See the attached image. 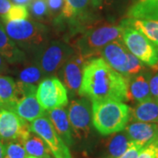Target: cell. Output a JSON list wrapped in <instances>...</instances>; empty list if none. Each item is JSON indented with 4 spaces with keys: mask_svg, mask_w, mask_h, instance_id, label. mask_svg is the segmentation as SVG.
Instances as JSON below:
<instances>
[{
    "mask_svg": "<svg viewBox=\"0 0 158 158\" xmlns=\"http://www.w3.org/2000/svg\"><path fill=\"white\" fill-rule=\"evenodd\" d=\"M129 79L109 66L102 57H91L85 62L78 95L90 100L114 99L127 101Z\"/></svg>",
    "mask_w": 158,
    "mask_h": 158,
    "instance_id": "1",
    "label": "cell"
},
{
    "mask_svg": "<svg viewBox=\"0 0 158 158\" xmlns=\"http://www.w3.org/2000/svg\"><path fill=\"white\" fill-rule=\"evenodd\" d=\"M91 119L93 127L103 135H109L125 129L130 119L131 108L114 99L92 100Z\"/></svg>",
    "mask_w": 158,
    "mask_h": 158,
    "instance_id": "2",
    "label": "cell"
},
{
    "mask_svg": "<svg viewBox=\"0 0 158 158\" xmlns=\"http://www.w3.org/2000/svg\"><path fill=\"white\" fill-rule=\"evenodd\" d=\"M123 29L122 26L111 25L88 28L75 41L74 50L89 58L94 57L109 42L121 39Z\"/></svg>",
    "mask_w": 158,
    "mask_h": 158,
    "instance_id": "3",
    "label": "cell"
},
{
    "mask_svg": "<svg viewBox=\"0 0 158 158\" xmlns=\"http://www.w3.org/2000/svg\"><path fill=\"white\" fill-rule=\"evenodd\" d=\"M3 26L7 35L22 48H33L45 41L47 27L39 22L27 19L3 23Z\"/></svg>",
    "mask_w": 158,
    "mask_h": 158,
    "instance_id": "4",
    "label": "cell"
},
{
    "mask_svg": "<svg viewBox=\"0 0 158 158\" xmlns=\"http://www.w3.org/2000/svg\"><path fill=\"white\" fill-rule=\"evenodd\" d=\"M74 52L73 48L66 43L52 41L40 49L35 59V64L39 66L45 76L56 75Z\"/></svg>",
    "mask_w": 158,
    "mask_h": 158,
    "instance_id": "5",
    "label": "cell"
},
{
    "mask_svg": "<svg viewBox=\"0 0 158 158\" xmlns=\"http://www.w3.org/2000/svg\"><path fill=\"white\" fill-rule=\"evenodd\" d=\"M121 40L131 54L142 63L154 67L158 63V48L138 30L126 27Z\"/></svg>",
    "mask_w": 158,
    "mask_h": 158,
    "instance_id": "6",
    "label": "cell"
},
{
    "mask_svg": "<svg viewBox=\"0 0 158 158\" xmlns=\"http://www.w3.org/2000/svg\"><path fill=\"white\" fill-rule=\"evenodd\" d=\"M36 97L45 111H50L68 105V90L62 81L51 77L41 80L37 86Z\"/></svg>",
    "mask_w": 158,
    "mask_h": 158,
    "instance_id": "7",
    "label": "cell"
},
{
    "mask_svg": "<svg viewBox=\"0 0 158 158\" xmlns=\"http://www.w3.org/2000/svg\"><path fill=\"white\" fill-rule=\"evenodd\" d=\"M30 129L44 141L55 158H71L69 148L57 134L48 115L30 122Z\"/></svg>",
    "mask_w": 158,
    "mask_h": 158,
    "instance_id": "8",
    "label": "cell"
},
{
    "mask_svg": "<svg viewBox=\"0 0 158 158\" xmlns=\"http://www.w3.org/2000/svg\"><path fill=\"white\" fill-rule=\"evenodd\" d=\"M72 135L79 140L86 139L90 132L91 106L87 98L72 100L68 112Z\"/></svg>",
    "mask_w": 158,
    "mask_h": 158,
    "instance_id": "9",
    "label": "cell"
},
{
    "mask_svg": "<svg viewBox=\"0 0 158 158\" xmlns=\"http://www.w3.org/2000/svg\"><path fill=\"white\" fill-rule=\"evenodd\" d=\"M89 59V57L75 51L58 72L63 81V85H65L71 96L78 94L83 79L84 67L85 62Z\"/></svg>",
    "mask_w": 158,
    "mask_h": 158,
    "instance_id": "10",
    "label": "cell"
},
{
    "mask_svg": "<svg viewBox=\"0 0 158 158\" xmlns=\"http://www.w3.org/2000/svg\"><path fill=\"white\" fill-rule=\"evenodd\" d=\"M26 120L11 110H0V140L20 141L29 131Z\"/></svg>",
    "mask_w": 158,
    "mask_h": 158,
    "instance_id": "11",
    "label": "cell"
},
{
    "mask_svg": "<svg viewBox=\"0 0 158 158\" xmlns=\"http://www.w3.org/2000/svg\"><path fill=\"white\" fill-rule=\"evenodd\" d=\"M100 55L110 67L125 77L127 52L120 40H115L109 42L102 48Z\"/></svg>",
    "mask_w": 158,
    "mask_h": 158,
    "instance_id": "12",
    "label": "cell"
},
{
    "mask_svg": "<svg viewBox=\"0 0 158 158\" xmlns=\"http://www.w3.org/2000/svg\"><path fill=\"white\" fill-rule=\"evenodd\" d=\"M125 132L130 141L145 147L158 138V123L135 121L127 125Z\"/></svg>",
    "mask_w": 158,
    "mask_h": 158,
    "instance_id": "13",
    "label": "cell"
},
{
    "mask_svg": "<svg viewBox=\"0 0 158 158\" xmlns=\"http://www.w3.org/2000/svg\"><path fill=\"white\" fill-rule=\"evenodd\" d=\"M36 90H32L18 100L12 110L27 122H32L34 119L46 115L45 110L41 107L37 99Z\"/></svg>",
    "mask_w": 158,
    "mask_h": 158,
    "instance_id": "14",
    "label": "cell"
},
{
    "mask_svg": "<svg viewBox=\"0 0 158 158\" xmlns=\"http://www.w3.org/2000/svg\"><path fill=\"white\" fill-rule=\"evenodd\" d=\"M48 117L54 126L57 134L61 136L68 147L73 145V135L69 124L67 111L63 107H59L48 111Z\"/></svg>",
    "mask_w": 158,
    "mask_h": 158,
    "instance_id": "15",
    "label": "cell"
},
{
    "mask_svg": "<svg viewBox=\"0 0 158 158\" xmlns=\"http://www.w3.org/2000/svg\"><path fill=\"white\" fill-rule=\"evenodd\" d=\"M89 2L90 0H65L59 19H69L74 25L81 24L88 17Z\"/></svg>",
    "mask_w": 158,
    "mask_h": 158,
    "instance_id": "16",
    "label": "cell"
},
{
    "mask_svg": "<svg viewBox=\"0 0 158 158\" xmlns=\"http://www.w3.org/2000/svg\"><path fill=\"white\" fill-rule=\"evenodd\" d=\"M149 77L146 74L137 75L134 78L129 79L127 98L138 103L152 98L149 90Z\"/></svg>",
    "mask_w": 158,
    "mask_h": 158,
    "instance_id": "17",
    "label": "cell"
},
{
    "mask_svg": "<svg viewBox=\"0 0 158 158\" xmlns=\"http://www.w3.org/2000/svg\"><path fill=\"white\" fill-rule=\"evenodd\" d=\"M0 55L10 63L21 62L26 58L25 53L7 35L2 22H0Z\"/></svg>",
    "mask_w": 158,
    "mask_h": 158,
    "instance_id": "18",
    "label": "cell"
},
{
    "mask_svg": "<svg viewBox=\"0 0 158 158\" xmlns=\"http://www.w3.org/2000/svg\"><path fill=\"white\" fill-rule=\"evenodd\" d=\"M130 117L135 121L158 123V102L150 98L138 103L130 110Z\"/></svg>",
    "mask_w": 158,
    "mask_h": 158,
    "instance_id": "19",
    "label": "cell"
},
{
    "mask_svg": "<svg viewBox=\"0 0 158 158\" xmlns=\"http://www.w3.org/2000/svg\"><path fill=\"white\" fill-rule=\"evenodd\" d=\"M123 27H132L141 34H143L148 39L158 48V21L150 19H131L127 18L122 20L120 24Z\"/></svg>",
    "mask_w": 158,
    "mask_h": 158,
    "instance_id": "20",
    "label": "cell"
},
{
    "mask_svg": "<svg viewBox=\"0 0 158 158\" xmlns=\"http://www.w3.org/2000/svg\"><path fill=\"white\" fill-rule=\"evenodd\" d=\"M23 144L27 154L37 158H51L52 153L44 141L31 130L19 141Z\"/></svg>",
    "mask_w": 158,
    "mask_h": 158,
    "instance_id": "21",
    "label": "cell"
},
{
    "mask_svg": "<svg viewBox=\"0 0 158 158\" xmlns=\"http://www.w3.org/2000/svg\"><path fill=\"white\" fill-rule=\"evenodd\" d=\"M127 18L158 21V0H138L129 8Z\"/></svg>",
    "mask_w": 158,
    "mask_h": 158,
    "instance_id": "22",
    "label": "cell"
},
{
    "mask_svg": "<svg viewBox=\"0 0 158 158\" xmlns=\"http://www.w3.org/2000/svg\"><path fill=\"white\" fill-rule=\"evenodd\" d=\"M16 105V82L13 79L0 75V110L12 111Z\"/></svg>",
    "mask_w": 158,
    "mask_h": 158,
    "instance_id": "23",
    "label": "cell"
},
{
    "mask_svg": "<svg viewBox=\"0 0 158 158\" xmlns=\"http://www.w3.org/2000/svg\"><path fill=\"white\" fill-rule=\"evenodd\" d=\"M113 135L108 141V152L110 158H118L127 150L131 141L126 132L120 131Z\"/></svg>",
    "mask_w": 158,
    "mask_h": 158,
    "instance_id": "24",
    "label": "cell"
},
{
    "mask_svg": "<svg viewBox=\"0 0 158 158\" xmlns=\"http://www.w3.org/2000/svg\"><path fill=\"white\" fill-rule=\"evenodd\" d=\"M44 77L45 75L37 64H29L19 72L18 81L27 85H35L43 80Z\"/></svg>",
    "mask_w": 158,
    "mask_h": 158,
    "instance_id": "25",
    "label": "cell"
},
{
    "mask_svg": "<svg viewBox=\"0 0 158 158\" xmlns=\"http://www.w3.org/2000/svg\"><path fill=\"white\" fill-rule=\"evenodd\" d=\"M29 11L34 19L44 20L50 17L46 0H32L29 4Z\"/></svg>",
    "mask_w": 158,
    "mask_h": 158,
    "instance_id": "26",
    "label": "cell"
},
{
    "mask_svg": "<svg viewBox=\"0 0 158 158\" xmlns=\"http://www.w3.org/2000/svg\"><path fill=\"white\" fill-rule=\"evenodd\" d=\"M29 17V11L26 6L19 5H11V8L7 11L6 15L1 18L2 23L13 21V20H21L27 19Z\"/></svg>",
    "mask_w": 158,
    "mask_h": 158,
    "instance_id": "27",
    "label": "cell"
},
{
    "mask_svg": "<svg viewBox=\"0 0 158 158\" xmlns=\"http://www.w3.org/2000/svg\"><path fill=\"white\" fill-rule=\"evenodd\" d=\"M27 151L21 142L11 141L5 145L4 158H26Z\"/></svg>",
    "mask_w": 158,
    "mask_h": 158,
    "instance_id": "28",
    "label": "cell"
},
{
    "mask_svg": "<svg viewBox=\"0 0 158 158\" xmlns=\"http://www.w3.org/2000/svg\"><path fill=\"white\" fill-rule=\"evenodd\" d=\"M142 69H143V63L133 54L127 53V62L126 67L125 77L130 79V77L139 74Z\"/></svg>",
    "mask_w": 158,
    "mask_h": 158,
    "instance_id": "29",
    "label": "cell"
},
{
    "mask_svg": "<svg viewBox=\"0 0 158 158\" xmlns=\"http://www.w3.org/2000/svg\"><path fill=\"white\" fill-rule=\"evenodd\" d=\"M46 2L48 7L50 17L57 16L59 19L62 14L65 0H46Z\"/></svg>",
    "mask_w": 158,
    "mask_h": 158,
    "instance_id": "30",
    "label": "cell"
},
{
    "mask_svg": "<svg viewBox=\"0 0 158 158\" xmlns=\"http://www.w3.org/2000/svg\"><path fill=\"white\" fill-rule=\"evenodd\" d=\"M158 150V138L142 148L137 158H156Z\"/></svg>",
    "mask_w": 158,
    "mask_h": 158,
    "instance_id": "31",
    "label": "cell"
},
{
    "mask_svg": "<svg viewBox=\"0 0 158 158\" xmlns=\"http://www.w3.org/2000/svg\"><path fill=\"white\" fill-rule=\"evenodd\" d=\"M143 148V146L131 141L127 150L118 158H137Z\"/></svg>",
    "mask_w": 158,
    "mask_h": 158,
    "instance_id": "32",
    "label": "cell"
},
{
    "mask_svg": "<svg viewBox=\"0 0 158 158\" xmlns=\"http://www.w3.org/2000/svg\"><path fill=\"white\" fill-rule=\"evenodd\" d=\"M149 90L153 99L158 102V73L154 75L149 78Z\"/></svg>",
    "mask_w": 158,
    "mask_h": 158,
    "instance_id": "33",
    "label": "cell"
},
{
    "mask_svg": "<svg viewBox=\"0 0 158 158\" xmlns=\"http://www.w3.org/2000/svg\"><path fill=\"white\" fill-rule=\"evenodd\" d=\"M11 2L10 0H0V17L3 18L11 8Z\"/></svg>",
    "mask_w": 158,
    "mask_h": 158,
    "instance_id": "34",
    "label": "cell"
},
{
    "mask_svg": "<svg viewBox=\"0 0 158 158\" xmlns=\"http://www.w3.org/2000/svg\"><path fill=\"white\" fill-rule=\"evenodd\" d=\"M8 69V62L4 56L0 55V74L5 73Z\"/></svg>",
    "mask_w": 158,
    "mask_h": 158,
    "instance_id": "35",
    "label": "cell"
},
{
    "mask_svg": "<svg viewBox=\"0 0 158 158\" xmlns=\"http://www.w3.org/2000/svg\"><path fill=\"white\" fill-rule=\"evenodd\" d=\"M11 2L14 3L15 5L19 6H29V4L32 2V0H10Z\"/></svg>",
    "mask_w": 158,
    "mask_h": 158,
    "instance_id": "36",
    "label": "cell"
},
{
    "mask_svg": "<svg viewBox=\"0 0 158 158\" xmlns=\"http://www.w3.org/2000/svg\"><path fill=\"white\" fill-rule=\"evenodd\" d=\"M102 1L103 0H90V3H91V6L93 7H99L101 6Z\"/></svg>",
    "mask_w": 158,
    "mask_h": 158,
    "instance_id": "37",
    "label": "cell"
},
{
    "mask_svg": "<svg viewBox=\"0 0 158 158\" xmlns=\"http://www.w3.org/2000/svg\"><path fill=\"white\" fill-rule=\"evenodd\" d=\"M4 154H5V145L0 141V158H4Z\"/></svg>",
    "mask_w": 158,
    "mask_h": 158,
    "instance_id": "38",
    "label": "cell"
},
{
    "mask_svg": "<svg viewBox=\"0 0 158 158\" xmlns=\"http://www.w3.org/2000/svg\"><path fill=\"white\" fill-rule=\"evenodd\" d=\"M26 158H37V157H35V156H27Z\"/></svg>",
    "mask_w": 158,
    "mask_h": 158,
    "instance_id": "39",
    "label": "cell"
},
{
    "mask_svg": "<svg viewBox=\"0 0 158 158\" xmlns=\"http://www.w3.org/2000/svg\"><path fill=\"white\" fill-rule=\"evenodd\" d=\"M156 158H158V150H157V154H156Z\"/></svg>",
    "mask_w": 158,
    "mask_h": 158,
    "instance_id": "40",
    "label": "cell"
}]
</instances>
